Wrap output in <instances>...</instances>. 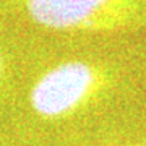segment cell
<instances>
[{
	"mask_svg": "<svg viewBox=\"0 0 146 146\" xmlns=\"http://www.w3.org/2000/svg\"><path fill=\"white\" fill-rule=\"evenodd\" d=\"M0 18L62 33L146 28V0H0Z\"/></svg>",
	"mask_w": 146,
	"mask_h": 146,
	"instance_id": "6da1fadb",
	"label": "cell"
},
{
	"mask_svg": "<svg viewBox=\"0 0 146 146\" xmlns=\"http://www.w3.org/2000/svg\"><path fill=\"white\" fill-rule=\"evenodd\" d=\"M107 73L88 60H65L37 73L26 89V104L42 120L76 112L107 86Z\"/></svg>",
	"mask_w": 146,
	"mask_h": 146,
	"instance_id": "7a4b0ae2",
	"label": "cell"
},
{
	"mask_svg": "<svg viewBox=\"0 0 146 146\" xmlns=\"http://www.w3.org/2000/svg\"><path fill=\"white\" fill-rule=\"evenodd\" d=\"M13 83V73H11V60L8 55L5 44L0 39V98L10 93Z\"/></svg>",
	"mask_w": 146,
	"mask_h": 146,
	"instance_id": "3957f363",
	"label": "cell"
},
{
	"mask_svg": "<svg viewBox=\"0 0 146 146\" xmlns=\"http://www.w3.org/2000/svg\"><path fill=\"white\" fill-rule=\"evenodd\" d=\"M131 146H146V145H131Z\"/></svg>",
	"mask_w": 146,
	"mask_h": 146,
	"instance_id": "277c9868",
	"label": "cell"
}]
</instances>
